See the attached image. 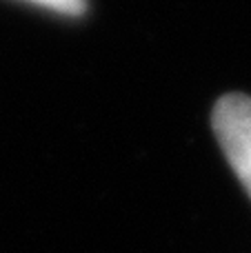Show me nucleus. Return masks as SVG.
<instances>
[{
  "mask_svg": "<svg viewBox=\"0 0 251 253\" xmlns=\"http://www.w3.org/2000/svg\"><path fill=\"white\" fill-rule=\"evenodd\" d=\"M213 133L238 180L251 196V98L227 93L211 114Z\"/></svg>",
  "mask_w": 251,
  "mask_h": 253,
  "instance_id": "obj_1",
  "label": "nucleus"
},
{
  "mask_svg": "<svg viewBox=\"0 0 251 253\" xmlns=\"http://www.w3.org/2000/svg\"><path fill=\"white\" fill-rule=\"evenodd\" d=\"M29 2H36L58 13H67V16H80L84 11V0H29Z\"/></svg>",
  "mask_w": 251,
  "mask_h": 253,
  "instance_id": "obj_2",
  "label": "nucleus"
}]
</instances>
